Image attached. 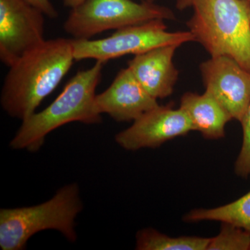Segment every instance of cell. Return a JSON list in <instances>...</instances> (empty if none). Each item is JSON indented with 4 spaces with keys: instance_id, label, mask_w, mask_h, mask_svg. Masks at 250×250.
<instances>
[{
    "instance_id": "cell-1",
    "label": "cell",
    "mask_w": 250,
    "mask_h": 250,
    "mask_svg": "<svg viewBox=\"0 0 250 250\" xmlns=\"http://www.w3.org/2000/svg\"><path fill=\"white\" fill-rule=\"evenodd\" d=\"M71 39L45 41L9 67L1 93V104L9 116L27 119L55 90L73 64Z\"/></svg>"
},
{
    "instance_id": "cell-2",
    "label": "cell",
    "mask_w": 250,
    "mask_h": 250,
    "mask_svg": "<svg viewBox=\"0 0 250 250\" xmlns=\"http://www.w3.org/2000/svg\"><path fill=\"white\" fill-rule=\"evenodd\" d=\"M104 63L96 61L90 68L77 72L53 103L22 121L10 146L15 149L36 152L42 147L47 135L60 126L72 122L100 123L102 118L95 109V90Z\"/></svg>"
},
{
    "instance_id": "cell-3",
    "label": "cell",
    "mask_w": 250,
    "mask_h": 250,
    "mask_svg": "<svg viewBox=\"0 0 250 250\" xmlns=\"http://www.w3.org/2000/svg\"><path fill=\"white\" fill-rule=\"evenodd\" d=\"M189 31L210 57H228L250 72V5L246 0H194Z\"/></svg>"
},
{
    "instance_id": "cell-4",
    "label": "cell",
    "mask_w": 250,
    "mask_h": 250,
    "mask_svg": "<svg viewBox=\"0 0 250 250\" xmlns=\"http://www.w3.org/2000/svg\"><path fill=\"white\" fill-rule=\"evenodd\" d=\"M82 209L79 188L72 184L62 188L48 201L23 208L0 210V248L24 249L28 240L47 229L60 231L68 241L77 239L75 219Z\"/></svg>"
},
{
    "instance_id": "cell-5",
    "label": "cell",
    "mask_w": 250,
    "mask_h": 250,
    "mask_svg": "<svg viewBox=\"0 0 250 250\" xmlns=\"http://www.w3.org/2000/svg\"><path fill=\"white\" fill-rule=\"evenodd\" d=\"M173 11L154 3L132 0H84L71 9L63 24L74 39L88 40L104 31L153 21H174Z\"/></svg>"
},
{
    "instance_id": "cell-6",
    "label": "cell",
    "mask_w": 250,
    "mask_h": 250,
    "mask_svg": "<svg viewBox=\"0 0 250 250\" xmlns=\"http://www.w3.org/2000/svg\"><path fill=\"white\" fill-rule=\"evenodd\" d=\"M164 20H153L118 29L111 36L98 40L73 39L75 61L95 59L106 62L127 54H141L167 45H182L194 42L189 31L170 32Z\"/></svg>"
},
{
    "instance_id": "cell-7",
    "label": "cell",
    "mask_w": 250,
    "mask_h": 250,
    "mask_svg": "<svg viewBox=\"0 0 250 250\" xmlns=\"http://www.w3.org/2000/svg\"><path fill=\"white\" fill-rule=\"evenodd\" d=\"M45 14L26 0H0V59L8 67L45 41Z\"/></svg>"
},
{
    "instance_id": "cell-8",
    "label": "cell",
    "mask_w": 250,
    "mask_h": 250,
    "mask_svg": "<svg viewBox=\"0 0 250 250\" xmlns=\"http://www.w3.org/2000/svg\"><path fill=\"white\" fill-rule=\"evenodd\" d=\"M194 131L190 118L180 107L158 105L135 120L132 125L116 136L122 147L131 151L156 148Z\"/></svg>"
},
{
    "instance_id": "cell-9",
    "label": "cell",
    "mask_w": 250,
    "mask_h": 250,
    "mask_svg": "<svg viewBox=\"0 0 250 250\" xmlns=\"http://www.w3.org/2000/svg\"><path fill=\"white\" fill-rule=\"evenodd\" d=\"M205 91L233 120L241 122L250 100V72L228 57H210L200 65Z\"/></svg>"
},
{
    "instance_id": "cell-10",
    "label": "cell",
    "mask_w": 250,
    "mask_h": 250,
    "mask_svg": "<svg viewBox=\"0 0 250 250\" xmlns=\"http://www.w3.org/2000/svg\"><path fill=\"white\" fill-rule=\"evenodd\" d=\"M158 105L128 67L122 69L107 89L95 99L99 114L106 113L118 122L134 121Z\"/></svg>"
},
{
    "instance_id": "cell-11",
    "label": "cell",
    "mask_w": 250,
    "mask_h": 250,
    "mask_svg": "<svg viewBox=\"0 0 250 250\" xmlns=\"http://www.w3.org/2000/svg\"><path fill=\"white\" fill-rule=\"evenodd\" d=\"M180 46H161L135 55L128 62V67L136 80L156 100L167 98L173 93L179 77L173 58Z\"/></svg>"
},
{
    "instance_id": "cell-12",
    "label": "cell",
    "mask_w": 250,
    "mask_h": 250,
    "mask_svg": "<svg viewBox=\"0 0 250 250\" xmlns=\"http://www.w3.org/2000/svg\"><path fill=\"white\" fill-rule=\"evenodd\" d=\"M191 121L194 131H200L207 139L225 136V126L232 121L225 108L210 94L200 95L187 92L181 98L180 106Z\"/></svg>"
},
{
    "instance_id": "cell-13",
    "label": "cell",
    "mask_w": 250,
    "mask_h": 250,
    "mask_svg": "<svg viewBox=\"0 0 250 250\" xmlns=\"http://www.w3.org/2000/svg\"><path fill=\"white\" fill-rule=\"evenodd\" d=\"M184 221H218L231 224L250 232V191L236 201L213 208H196L184 215Z\"/></svg>"
},
{
    "instance_id": "cell-14",
    "label": "cell",
    "mask_w": 250,
    "mask_h": 250,
    "mask_svg": "<svg viewBox=\"0 0 250 250\" xmlns=\"http://www.w3.org/2000/svg\"><path fill=\"white\" fill-rule=\"evenodd\" d=\"M210 239L198 236H169L147 228L137 233L136 250H207Z\"/></svg>"
},
{
    "instance_id": "cell-15",
    "label": "cell",
    "mask_w": 250,
    "mask_h": 250,
    "mask_svg": "<svg viewBox=\"0 0 250 250\" xmlns=\"http://www.w3.org/2000/svg\"><path fill=\"white\" fill-rule=\"evenodd\" d=\"M207 250H250V232L231 224L222 223L220 233L211 238Z\"/></svg>"
},
{
    "instance_id": "cell-16",
    "label": "cell",
    "mask_w": 250,
    "mask_h": 250,
    "mask_svg": "<svg viewBox=\"0 0 250 250\" xmlns=\"http://www.w3.org/2000/svg\"><path fill=\"white\" fill-rule=\"evenodd\" d=\"M243 129V143L235 163V172L238 177H250V100L241 122Z\"/></svg>"
},
{
    "instance_id": "cell-17",
    "label": "cell",
    "mask_w": 250,
    "mask_h": 250,
    "mask_svg": "<svg viewBox=\"0 0 250 250\" xmlns=\"http://www.w3.org/2000/svg\"><path fill=\"white\" fill-rule=\"evenodd\" d=\"M26 1L40 10L45 14V16L51 19H54V18L58 17V11L52 4L50 0H26Z\"/></svg>"
},
{
    "instance_id": "cell-18",
    "label": "cell",
    "mask_w": 250,
    "mask_h": 250,
    "mask_svg": "<svg viewBox=\"0 0 250 250\" xmlns=\"http://www.w3.org/2000/svg\"><path fill=\"white\" fill-rule=\"evenodd\" d=\"M194 0H177L176 2V7L179 11H184V10L192 7Z\"/></svg>"
},
{
    "instance_id": "cell-19",
    "label": "cell",
    "mask_w": 250,
    "mask_h": 250,
    "mask_svg": "<svg viewBox=\"0 0 250 250\" xmlns=\"http://www.w3.org/2000/svg\"><path fill=\"white\" fill-rule=\"evenodd\" d=\"M62 1L65 6L70 8V9H73L81 3L83 2L84 0H62Z\"/></svg>"
},
{
    "instance_id": "cell-20",
    "label": "cell",
    "mask_w": 250,
    "mask_h": 250,
    "mask_svg": "<svg viewBox=\"0 0 250 250\" xmlns=\"http://www.w3.org/2000/svg\"><path fill=\"white\" fill-rule=\"evenodd\" d=\"M144 1H147V2L154 3L155 0H144Z\"/></svg>"
},
{
    "instance_id": "cell-21",
    "label": "cell",
    "mask_w": 250,
    "mask_h": 250,
    "mask_svg": "<svg viewBox=\"0 0 250 250\" xmlns=\"http://www.w3.org/2000/svg\"><path fill=\"white\" fill-rule=\"evenodd\" d=\"M246 1H248V3H249L250 5V0H246Z\"/></svg>"
}]
</instances>
